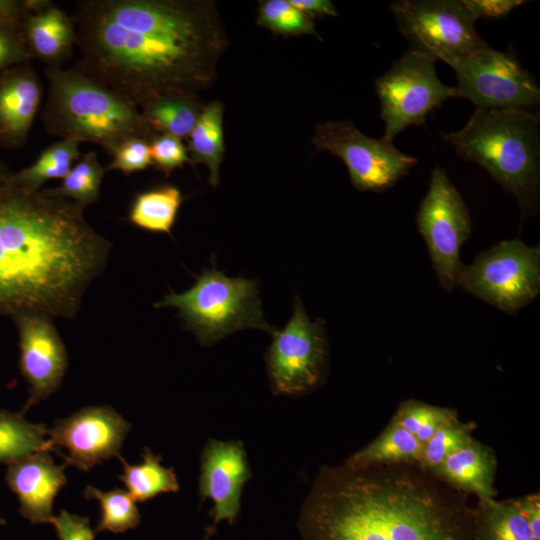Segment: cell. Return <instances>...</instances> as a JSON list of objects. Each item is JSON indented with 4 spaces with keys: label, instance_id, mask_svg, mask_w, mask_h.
Masks as SVG:
<instances>
[{
    "label": "cell",
    "instance_id": "cell-8",
    "mask_svg": "<svg viewBox=\"0 0 540 540\" xmlns=\"http://www.w3.org/2000/svg\"><path fill=\"white\" fill-rule=\"evenodd\" d=\"M433 58L410 49L375 80L385 123L383 139L392 142L412 125H422L428 114L447 99L455 88L438 78Z\"/></svg>",
    "mask_w": 540,
    "mask_h": 540
},
{
    "label": "cell",
    "instance_id": "cell-1",
    "mask_svg": "<svg viewBox=\"0 0 540 540\" xmlns=\"http://www.w3.org/2000/svg\"><path fill=\"white\" fill-rule=\"evenodd\" d=\"M71 17L77 66L137 108L205 89L226 46L207 1L84 0Z\"/></svg>",
    "mask_w": 540,
    "mask_h": 540
},
{
    "label": "cell",
    "instance_id": "cell-43",
    "mask_svg": "<svg viewBox=\"0 0 540 540\" xmlns=\"http://www.w3.org/2000/svg\"><path fill=\"white\" fill-rule=\"evenodd\" d=\"M5 523H6V521L3 518H0V524L3 525Z\"/></svg>",
    "mask_w": 540,
    "mask_h": 540
},
{
    "label": "cell",
    "instance_id": "cell-3",
    "mask_svg": "<svg viewBox=\"0 0 540 540\" xmlns=\"http://www.w3.org/2000/svg\"><path fill=\"white\" fill-rule=\"evenodd\" d=\"M414 465L322 470L303 515L310 540H472L474 509Z\"/></svg>",
    "mask_w": 540,
    "mask_h": 540
},
{
    "label": "cell",
    "instance_id": "cell-32",
    "mask_svg": "<svg viewBox=\"0 0 540 540\" xmlns=\"http://www.w3.org/2000/svg\"><path fill=\"white\" fill-rule=\"evenodd\" d=\"M257 24L285 36L313 35L320 39L313 19L289 0H266L259 4Z\"/></svg>",
    "mask_w": 540,
    "mask_h": 540
},
{
    "label": "cell",
    "instance_id": "cell-12",
    "mask_svg": "<svg viewBox=\"0 0 540 540\" xmlns=\"http://www.w3.org/2000/svg\"><path fill=\"white\" fill-rule=\"evenodd\" d=\"M345 163L352 186L361 191L383 192L406 176L418 160L392 142L364 135L350 121H328L316 127L312 139Z\"/></svg>",
    "mask_w": 540,
    "mask_h": 540
},
{
    "label": "cell",
    "instance_id": "cell-5",
    "mask_svg": "<svg viewBox=\"0 0 540 540\" xmlns=\"http://www.w3.org/2000/svg\"><path fill=\"white\" fill-rule=\"evenodd\" d=\"M48 96L41 112L45 130L61 139L89 142L113 155L125 140L155 135L136 106L77 65L48 67Z\"/></svg>",
    "mask_w": 540,
    "mask_h": 540
},
{
    "label": "cell",
    "instance_id": "cell-7",
    "mask_svg": "<svg viewBox=\"0 0 540 540\" xmlns=\"http://www.w3.org/2000/svg\"><path fill=\"white\" fill-rule=\"evenodd\" d=\"M457 285L494 307L513 314L540 291V247L505 240L462 265Z\"/></svg>",
    "mask_w": 540,
    "mask_h": 540
},
{
    "label": "cell",
    "instance_id": "cell-11",
    "mask_svg": "<svg viewBox=\"0 0 540 540\" xmlns=\"http://www.w3.org/2000/svg\"><path fill=\"white\" fill-rule=\"evenodd\" d=\"M440 285L451 291L462 264L460 249L472 232L468 207L445 170L435 165L416 215Z\"/></svg>",
    "mask_w": 540,
    "mask_h": 540
},
{
    "label": "cell",
    "instance_id": "cell-35",
    "mask_svg": "<svg viewBox=\"0 0 540 540\" xmlns=\"http://www.w3.org/2000/svg\"><path fill=\"white\" fill-rule=\"evenodd\" d=\"M32 58L21 24L0 22V72L28 64Z\"/></svg>",
    "mask_w": 540,
    "mask_h": 540
},
{
    "label": "cell",
    "instance_id": "cell-24",
    "mask_svg": "<svg viewBox=\"0 0 540 540\" xmlns=\"http://www.w3.org/2000/svg\"><path fill=\"white\" fill-rule=\"evenodd\" d=\"M196 95L170 94L141 106V114L153 131L188 138L202 110Z\"/></svg>",
    "mask_w": 540,
    "mask_h": 540
},
{
    "label": "cell",
    "instance_id": "cell-14",
    "mask_svg": "<svg viewBox=\"0 0 540 540\" xmlns=\"http://www.w3.org/2000/svg\"><path fill=\"white\" fill-rule=\"evenodd\" d=\"M131 425L113 408L92 406L55 422L48 430L50 451L66 466L89 471L112 457H119Z\"/></svg>",
    "mask_w": 540,
    "mask_h": 540
},
{
    "label": "cell",
    "instance_id": "cell-38",
    "mask_svg": "<svg viewBox=\"0 0 540 540\" xmlns=\"http://www.w3.org/2000/svg\"><path fill=\"white\" fill-rule=\"evenodd\" d=\"M463 5L478 20L500 19L524 1L519 0H462Z\"/></svg>",
    "mask_w": 540,
    "mask_h": 540
},
{
    "label": "cell",
    "instance_id": "cell-9",
    "mask_svg": "<svg viewBox=\"0 0 540 540\" xmlns=\"http://www.w3.org/2000/svg\"><path fill=\"white\" fill-rule=\"evenodd\" d=\"M446 64L456 75V96L477 108L530 110L539 105V85L511 52L487 45Z\"/></svg>",
    "mask_w": 540,
    "mask_h": 540
},
{
    "label": "cell",
    "instance_id": "cell-34",
    "mask_svg": "<svg viewBox=\"0 0 540 540\" xmlns=\"http://www.w3.org/2000/svg\"><path fill=\"white\" fill-rule=\"evenodd\" d=\"M152 165L149 140L133 137L121 143L105 170H119L125 174L146 169Z\"/></svg>",
    "mask_w": 540,
    "mask_h": 540
},
{
    "label": "cell",
    "instance_id": "cell-13",
    "mask_svg": "<svg viewBox=\"0 0 540 540\" xmlns=\"http://www.w3.org/2000/svg\"><path fill=\"white\" fill-rule=\"evenodd\" d=\"M266 364L274 390L296 394L315 387L321 379L327 357L324 323L311 322L296 297L293 314L280 331H274Z\"/></svg>",
    "mask_w": 540,
    "mask_h": 540
},
{
    "label": "cell",
    "instance_id": "cell-2",
    "mask_svg": "<svg viewBox=\"0 0 540 540\" xmlns=\"http://www.w3.org/2000/svg\"><path fill=\"white\" fill-rule=\"evenodd\" d=\"M82 205L49 189L0 182V315L74 318L111 244Z\"/></svg>",
    "mask_w": 540,
    "mask_h": 540
},
{
    "label": "cell",
    "instance_id": "cell-41",
    "mask_svg": "<svg viewBox=\"0 0 540 540\" xmlns=\"http://www.w3.org/2000/svg\"><path fill=\"white\" fill-rule=\"evenodd\" d=\"M28 9V0H0V22L21 24Z\"/></svg>",
    "mask_w": 540,
    "mask_h": 540
},
{
    "label": "cell",
    "instance_id": "cell-17",
    "mask_svg": "<svg viewBox=\"0 0 540 540\" xmlns=\"http://www.w3.org/2000/svg\"><path fill=\"white\" fill-rule=\"evenodd\" d=\"M66 465L55 464L49 451H39L8 465L6 483L16 494L19 513L32 524L51 523L53 503L66 484Z\"/></svg>",
    "mask_w": 540,
    "mask_h": 540
},
{
    "label": "cell",
    "instance_id": "cell-37",
    "mask_svg": "<svg viewBox=\"0 0 540 540\" xmlns=\"http://www.w3.org/2000/svg\"><path fill=\"white\" fill-rule=\"evenodd\" d=\"M57 532L59 540H94L89 520L65 510L55 516L51 522Z\"/></svg>",
    "mask_w": 540,
    "mask_h": 540
},
{
    "label": "cell",
    "instance_id": "cell-42",
    "mask_svg": "<svg viewBox=\"0 0 540 540\" xmlns=\"http://www.w3.org/2000/svg\"><path fill=\"white\" fill-rule=\"evenodd\" d=\"M11 174V171L0 161V182L4 181Z\"/></svg>",
    "mask_w": 540,
    "mask_h": 540
},
{
    "label": "cell",
    "instance_id": "cell-18",
    "mask_svg": "<svg viewBox=\"0 0 540 540\" xmlns=\"http://www.w3.org/2000/svg\"><path fill=\"white\" fill-rule=\"evenodd\" d=\"M41 83L28 64L0 72V145L22 147L41 104Z\"/></svg>",
    "mask_w": 540,
    "mask_h": 540
},
{
    "label": "cell",
    "instance_id": "cell-33",
    "mask_svg": "<svg viewBox=\"0 0 540 540\" xmlns=\"http://www.w3.org/2000/svg\"><path fill=\"white\" fill-rule=\"evenodd\" d=\"M475 428L473 422H461L459 419L439 428L432 437L423 444L419 468L433 473L443 462L464 445Z\"/></svg>",
    "mask_w": 540,
    "mask_h": 540
},
{
    "label": "cell",
    "instance_id": "cell-29",
    "mask_svg": "<svg viewBox=\"0 0 540 540\" xmlns=\"http://www.w3.org/2000/svg\"><path fill=\"white\" fill-rule=\"evenodd\" d=\"M105 172L97 154L93 151L87 152L75 162L60 186L49 191L86 207L99 199Z\"/></svg>",
    "mask_w": 540,
    "mask_h": 540
},
{
    "label": "cell",
    "instance_id": "cell-40",
    "mask_svg": "<svg viewBox=\"0 0 540 540\" xmlns=\"http://www.w3.org/2000/svg\"><path fill=\"white\" fill-rule=\"evenodd\" d=\"M293 6L311 19L336 16L337 10L330 0H289Z\"/></svg>",
    "mask_w": 540,
    "mask_h": 540
},
{
    "label": "cell",
    "instance_id": "cell-39",
    "mask_svg": "<svg viewBox=\"0 0 540 540\" xmlns=\"http://www.w3.org/2000/svg\"><path fill=\"white\" fill-rule=\"evenodd\" d=\"M519 512L526 520L535 540H540V496L539 493L513 499Z\"/></svg>",
    "mask_w": 540,
    "mask_h": 540
},
{
    "label": "cell",
    "instance_id": "cell-20",
    "mask_svg": "<svg viewBox=\"0 0 540 540\" xmlns=\"http://www.w3.org/2000/svg\"><path fill=\"white\" fill-rule=\"evenodd\" d=\"M497 460L494 451L471 437L432 473L458 491L475 494L479 500L494 499Z\"/></svg>",
    "mask_w": 540,
    "mask_h": 540
},
{
    "label": "cell",
    "instance_id": "cell-36",
    "mask_svg": "<svg viewBox=\"0 0 540 540\" xmlns=\"http://www.w3.org/2000/svg\"><path fill=\"white\" fill-rule=\"evenodd\" d=\"M152 164L169 174L191 160L180 138L169 134L154 135L150 141Z\"/></svg>",
    "mask_w": 540,
    "mask_h": 540
},
{
    "label": "cell",
    "instance_id": "cell-15",
    "mask_svg": "<svg viewBox=\"0 0 540 540\" xmlns=\"http://www.w3.org/2000/svg\"><path fill=\"white\" fill-rule=\"evenodd\" d=\"M12 320L19 336V368L29 384V398L23 414L60 387L67 370L68 356L52 318L27 313Z\"/></svg>",
    "mask_w": 540,
    "mask_h": 540
},
{
    "label": "cell",
    "instance_id": "cell-25",
    "mask_svg": "<svg viewBox=\"0 0 540 540\" xmlns=\"http://www.w3.org/2000/svg\"><path fill=\"white\" fill-rule=\"evenodd\" d=\"M182 201V193L176 186H157L136 195L128 217L143 230L171 235Z\"/></svg>",
    "mask_w": 540,
    "mask_h": 540
},
{
    "label": "cell",
    "instance_id": "cell-16",
    "mask_svg": "<svg viewBox=\"0 0 540 540\" xmlns=\"http://www.w3.org/2000/svg\"><path fill=\"white\" fill-rule=\"evenodd\" d=\"M250 469L239 441L209 440L201 454L199 495L213 502V519L233 522Z\"/></svg>",
    "mask_w": 540,
    "mask_h": 540
},
{
    "label": "cell",
    "instance_id": "cell-30",
    "mask_svg": "<svg viewBox=\"0 0 540 540\" xmlns=\"http://www.w3.org/2000/svg\"><path fill=\"white\" fill-rule=\"evenodd\" d=\"M87 499H96L101 508V517L95 531L123 533L135 528L140 522V514L135 500L126 490L112 489L101 491L87 486L84 490Z\"/></svg>",
    "mask_w": 540,
    "mask_h": 540
},
{
    "label": "cell",
    "instance_id": "cell-22",
    "mask_svg": "<svg viewBox=\"0 0 540 540\" xmlns=\"http://www.w3.org/2000/svg\"><path fill=\"white\" fill-rule=\"evenodd\" d=\"M191 163L204 164L212 186L219 183V169L224 155L223 105L211 101L204 106L188 136Z\"/></svg>",
    "mask_w": 540,
    "mask_h": 540
},
{
    "label": "cell",
    "instance_id": "cell-28",
    "mask_svg": "<svg viewBox=\"0 0 540 540\" xmlns=\"http://www.w3.org/2000/svg\"><path fill=\"white\" fill-rule=\"evenodd\" d=\"M78 145L71 139L55 142L44 149L33 164L11 172L10 180L25 189L37 191L48 180L63 179L81 157Z\"/></svg>",
    "mask_w": 540,
    "mask_h": 540
},
{
    "label": "cell",
    "instance_id": "cell-4",
    "mask_svg": "<svg viewBox=\"0 0 540 540\" xmlns=\"http://www.w3.org/2000/svg\"><path fill=\"white\" fill-rule=\"evenodd\" d=\"M539 120V113L528 109L477 108L460 130L441 136L512 193L523 212H531L540 184Z\"/></svg>",
    "mask_w": 540,
    "mask_h": 540
},
{
    "label": "cell",
    "instance_id": "cell-31",
    "mask_svg": "<svg viewBox=\"0 0 540 540\" xmlns=\"http://www.w3.org/2000/svg\"><path fill=\"white\" fill-rule=\"evenodd\" d=\"M458 419L453 409L421 401H403L392 420L424 444L442 426Z\"/></svg>",
    "mask_w": 540,
    "mask_h": 540
},
{
    "label": "cell",
    "instance_id": "cell-21",
    "mask_svg": "<svg viewBox=\"0 0 540 540\" xmlns=\"http://www.w3.org/2000/svg\"><path fill=\"white\" fill-rule=\"evenodd\" d=\"M422 446L411 433L391 421L378 437L351 455L344 465L350 468L418 465Z\"/></svg>",
    "mask_w": 540,
    "mask_h": 540
},
{
    "label": "cell",
    "instance_id": "cell-26",
    "mask_svg": "<svg viewBox=\"0 0 540 540\" xmlns=\"http://www.w3.org/2000/svg\"><path fill=\"white\" fill-rule=\"evenodd\" d=\"M142 455L143 461L136 465L118 457L123 466L119 479L135 502H145L161 493L177 492L179 484L174 470L162 466L161 457L148 448Z\"/></svg>",
    "mask_w": 540,
    "mask_h": 540
},
{
    "label": "cell",
    "instance_id": "cell-27",
    "mask_svg": "<svg viewBox=\"0 0 540 540\" xmlns=\"http://www.w3.org/2000/svg\"><path fill=\"white\" fill-rule=\"evenodd\" d=\"M39 451H50L48 429L22 413L0 410V463L11 464Z\"/></svg>",
    "mask_w": 540,
    "mask_h": 540
},
{
    "label": "cell",
    "instance_id": "cell-10",
    "mask_svg": "<svg viewBox=\"0 0 540 540\" xmlns=\"http://www.w3.org/2000/svg\"><path fill=\"white\" fill-rule=\"evenodd\" d=\"M391 11L411 49L447 62L488 44L462 0H399Z\"/></svg>",
    "mask_w": 540,
    "mask_h": 540
},
{
    "label": "cell",
    "instance_id": "cell-6",
    "mask_svg": "<svg viewBox=\"0 0 540 540\" xmlns=\"http://www.w3.org/2000/svg\"><path fill=\"white\" fill-rule=\"evenodd\" d=\"M154 306L178 309L185 326L203 345L245 328L274 332L264 319L256 282L227 277L216 268L204 270L190 289L171 292Z\"/></svg>",
    "mask_w": 540,
    "mask_h": 540
},
{
    "label": "cell",
    "instance_id": "cell-23",
    "mask_svg": "<svg viewBox=\"0 0 540 540\" xmlns=\"http://www.w3.org/2000/svg\"><path fill=\"white\" fill-rule=\"evenodd\" d=\"M472 540H535L513 499L479 500L474 509Z\"/></svg>",
    "mask_w": 540,
    "mask_h": 540
},
{
    "label": "cell",
    "instance_id": "cell-19",
    "mask_svg": "<svg viewBox=\"0 0 540 540\" xmlns=\"http://www.w3.org/2000/svg\"><path fill=\"white\" fill-rule=\"evenodd\" d=\"M21 28L33 57L49 67H59L71 56L76 44L72 17L51 1L28 0Z\"/></svg>",
    "mask_w": 540,
    "mask_h": 540
}]
</instances>
